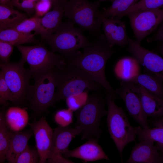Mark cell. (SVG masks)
Wrapping results in <instances>:
<instances>
[{"instance_id": "obj_1", "label": "cell", "mask_w": 163, "mask_h": 163, "mask_svg": "<svg viewBox=\"0 0 163 163\" xmlns=\"http://www.w3.org/2000/svg\"><path fill=\"white\" fill-rule=\"evenodd\" d=\"M114 52L109 45L104 35H101L95 43L84 48L82 53L66 62L85 72L107 92L115 96L105 73L107 62Z\"/></svg>"}, {"instance_id": "obj_2", "label": "cell", "mask_w": 163, "mask_h": 163, "mask_svg": "<svg viewBox=\"0 0 163 163\" xmlns=\"http://www.w3.org/2000/svg\"><path fill=\"white\" fill-rule=\"evenodd\" d=\"M69 20L62 22L57 30L43 40L50 47L51 51L58 52L66 59H70L81 52L78 50L92 45L82 33Z\"/></svg>"}, {"instance_id": "obj_3", "label": "cell", "mask_w": 163, "mask_h": 163, "mask_svg": "<svg viewBox=\"0 0 163 163\" xmlns=\"http://www.w3.org/2000/svg\"><path fill=\"white\" fill-rule=\"evenodd\" d=\"M101 86L85 72L66 63L62 69L58 70L54 104L83 92L98 91Z\"/></svg>"}, {"instance_id": "obj_4", "label": "cell", "mask_w": 163, "mask_h": 163, "mask_svg": "<svg viewBox=\"0 0 163 163\" xmlns=\"http://www.w3.org/2000/svg\"><path fill=\"white\" fill-rule=\"evenodd\" d=\"M105 102L107 106V123L109 133L117 148L121 162L124 148L135 140V127L130 124L122 108L115 103V96L107 92Z\"/></svg>"}, {"instance_id": "obj_5", "label": "cell", "mask_w": 163, "mask_h": 163, "mask_svg": "<svg viewBox=\"0 0 163 163\" xmlns=\"http://www.w3.org/2000/svg\"><path fill=\"white\" fill-rule=\"evenodd\" d=\"M58 69L32 75L34 83L33 85H30L26 99L35 114L45 112L54 104Z\"/></svg>"}, {"instance_id": "obj_6", "label": "cell", "mask_w": 163, "mask_h": 163, "mask_svg": "<svg viewBox=\"0 0 163 163\" xmlns=\"http://www.w3.org/2000/svg\"><path fill=\"white\" fill-rule=\"evenodd\" d=\"M104 101L98 95L91 94L88 95L85 103L76 111L75 127L81 129L82 140L98 138L101 135V120L107 113Z\"/></svg>"}, {"instance_id": "obj_7", "label": "cell", "mask_w": 163, "mask_h": 163, "mask_svg": "<svg viewBox=\"0 0 163 163\" xmlns=\"http://www.w3.org/2000/svg\"><path fill=\"white\" fill-rule=\"evenodd\" d=\"M99 7L98 1L68 0L64 7V16L81 29L96 34L102 24Z\"/></svg>"}, {"instance_id": "obj_8", "label": "cell", "mask_w": 163, "mask_h": 163, "mask_svg": "<svg viewBox=\"0 0 163 163\" xmlns=\"http://www.w3.org/2000/svg\"><path fill=\"white\" fill-rule=\"evenodd\" d=\"M16 46L21 55V58L29 65L32 75L52 69H60L66 64L62 56L48 50L42 44Z\"/></svg>"}, {"instance_id": "obj_9", "label": "cell", "mask_w": 163, "mask_h": 163, "mask_svg": "<svg viewBox=\"0 0 163 163\" xmlns=\"http://www.w3.org/2000/svg\"><path fill=\"white\" fill-rule=\"evenodd\" d=\"M24 60L21 58L18 62H0V69L12 94L13 102L21 103L26 99L32 74L24 67Z\"/></svg>"}, {"instance_id": "obj_10", "label": "cell", "mask_w": 163, "mask_h": 163, "mask_svg": "<svg viewBox=\"0 0 163 163\" xmlns=\"http://www.w3.org/2000/svg\"><path fill=\"white\" fill-rule=\"evenodd\" d=\"M39 155V163H68L69 160L53 155L51 152L53 130L45 118L42 117L38 120L30 123Z\"/></svg>"}, {"instance_id": "obj_11", "label": "cell", "mask_w": 163, "mask_h": 163, "mask_svg": "<svg viewBox=\"0 0 163 163\" xmlns=\"http://www.w3.org/2000/svg\"><path fill=\"white\" fill-rule=\"evenodd\" d=\"M136 40L141 41L154 31L163 20V10L160 8L139 10L127 14Z\"/></svg>"}, {"instance_id": "obj_12", "label": "cell", "mask_w": 163, "mask_h": 163, "mask_svg": "<svg viewBox=\"0 0 163 163\" xmlns=\"http://www.w3.org/2000/svg\"><path fill=\"white\" fill-rule=\"evenodd\" d=\"M114 92L123 99L129 113L140 126L149 128L148 117L142 107L139 85L130 80H123Z\"/></svg>"}, {"instance_id": "obj_13", "label": "cell", "mask_w": 163, "mask_h": 163, "mask_svg": "<svg viewBox=\"0 0 163 163\" xmlns=\"http://www.w3.org/2000/svg\"><path fill=\"white\" fill-rule=\"evenodd\" d=\"M140 43L129 38V51L135 61L149 72L163 78V59L158 55L144 48Z\"/></svg>"}, {"instance_id": "obj_14", "label": "cell", "mask_w": 163, "mask_h": 163, "mask_svg": "<svg viewBox=\"0 0 163 163\" xmlns=\"http://www.w3.org/2000/svg\"><path fill=\"white\" fill-rule=\"evenodd\" d=\"M98 138H91L84 144L72 150L67 149L63 156L66 158L73 157L85 161H94L104 159L109 160L108 156L98 143Z\"/></svg>"}, {"instance_id": "obj_15", "label": "cell", "mask_w": 163, "mask_h": 163, "mask_svg": "<svg viewBox=\"0 0 163 163\" xmlns=\"http://www.w3.org/2000/svg\"><path fill=\"white\" fill-rule=\"evenodd\" d=\"M152 142H141L133 148L127 163H162V155Z\"/></svg>"}, {"instance_id": "obj_16", "label": "cell", "mask_w": 163, "mask_h": 163, "mask_svg": "<svg viewBox=\"0 0 163 163\" xmlns=\"http://www.w3.org/2000/svg\"><path fill=\"white\" fill-rule=\"evenodd\" d=\"M102 20L104 35L110 47L112 48L115 45L123 46L128 44L124 22L119 19L102 17Z\"/></svg>"}, {"instance_id": "obj_17", "label": "cell", "mask_w": 163, "mask_h": 163, "mask_svg": "<svg viewBox=\"0 0 163 163\" xmlns=\"http://www.w3.org/2000/svg\"><path fill=\"white\" fill-rule=\"evenodd\" d=\"M81 129L75 127L72 128L59 126L54 131L52 139L51 152L54 155L63 157V155L73 138L80 135Z\"/></svg>"}, {"instance_id": "obj_18", "label": "cell", "mask_w": 163, "mask_h": 163, "mask_svg": "<svg viewBox=\"0 0 163 163\" xmlns=\"http://www.w3.org/2000/svg\"><path fill=\"white\" fill-rule=\"evenodd\" d=\"M42 17L40 18L34 34H40L43 40L53 33L62 23L64 8L54 6Z\"/></svg>"}, {"instance_id": "obj_19", "label": "cell", "mask_w": 163, "mask_h": 163, "mask_svg": "<svg viewBox=\"0 0 163 163\" xmlns=\"http://www.w3.org/2000/svg\"><path fill=\"white\" fill-rule=\"evenodd\" d=\"M143 111L148 117L163 116V99L139 85Z\"/></svg>"}, {"instance_id": "obj_20", "label": "cell", "mask_w": 163, "mask_h": 163, "mask_svg": "<svg viewBox=\"0 0 163 163\" xmlns=\"http://www.w3.org/2000/svg\"><path fill=\"white\" fill-rule=\"evenodd\" d=\"M33 134L32 131L30 130L13 132L6 156L8 162L15 163L18 157L28 145Z\"/></svg>"}, {"instance_id": "obj_21", "label": "cell", "mask_w": 163, "mask_h": 163, "mask_svg": "<svg viewBox=\"0 0 163 163\" xmlns=\"http://www.w3.org/2000/svg\"><path fill=\"white\" fill-rule=\"evenodd\" d=\"M160 119L155 123L152 128H144L140 126L135 127L136 136L139 141H150L156 142V146L158 150L163 151V119Z\"/></svg>"}, {"instance_id": "obj_22", "label": "cell", "mask_w": 163, "mask_h": 163, "mask_svg": "<svg viewBox=\"0 0 163 163\" xmlns=\"http://www.w3.org/2000/svg\"><path fill=\"white\" fill-rule=\"evenodd\" d=\"M5 118L8 128L13 132L22 131L28 123L29 115L25 108L17 107H10Z\"/></svg>"}, {"instance_id": "obj_23", "label": "cell", "mask_w": 163, "mask_h": 163, "mask_svg": "<svg viewBox=\"0 0 163 163\" xmlns=\"http://www.w3.org/2000/svg\"><path fill=\"white\" fill-rule=\"evenodd\" d=\"M163 78L151 73L137 74L131 81L163 99Z\"/></svg>"}, {"instance_id": "obj_24", "label": "cell", "mask_w": 163, "mask_h": 163, "mask_svg": "<svg viewBox=\"0 0 163 163\" xmlns=\"http://www.w3.org/2000/svg\"><path fill=\"white\" fill-rule=\"evenodd\" d=\"M27 18L26 14L14 9L13 6L0 5V31L12 28Z\"/></svg>"}, {"instance_id": "obj_25", "label": "cell", "mask_w": 163, "mask_h": 163, "mask_svg": "<svg viewBox=\"0 0 163 163\" xmlns=\"http://www.w3.org/2000/svg\"><path fill=\"white\" fill-rule=\"evenodd\" d=\"M35 34L31 33L24 34L19 32L13 28L0 31V39L14 46L22 44L36 43Z\"/></svg>"}, {"instance_id": "obj_26", "label": "cell", "mask_w": 163, "mask_h": 163, "mask_svg": "<svg viewBox=\"0 0 163 163\" xmlns=\"http://www.w3.org/2000/svg\"><path fill=\"white\" fill-rule=\"evenodd\" d=\"M139 0H114L108 8H103L101 12L102 17L117 19L122 14Z\"/></svg>"}, {"instance_id": "obj_27", "label": "cell", "mask_w": 163, "mask_h": 163, "mask_svg": "<svg viewBox=\"0 0 163 163\" xmlns=\"http://www.w3.org/2000/svg\"><path fill=\"white\" fill-rule=\"evenodd\" d=\"M117 69L118 75L123 80H129L138 74L135 60L129 58L121 60Z\"/></svg>"}, {"instance_id": "obj_28", "label": "cell", "mask_w": 163, "mask_h": 163, "mask_svg": "<svg viewBox=\"0 0 163 163\" xmlns=\"http://www.w3.org/2000/svg\"><path fill=\"white\" fill-rule=\"evenodd\" d=\"M163 0H139L120 15L117 19L122 17L132 12L139 10L155 9L162 7Z\"/></svg>"}, {"instance_id": "obj_29", "label": "cell", "mask_w": 163, "mask_h": 163, "mask_svg": "<svg viewBox=\"0 0 163 163\" xmlns=\"http://www.w3.org/2000/svg\"><path fill=\"white\" fill-rule=\"evenodd\" d=\"M40 19V18L35 15L29 18H27L23 20L12 28L23 33H31L37 28Z\"/></svg>"}, {"instance_id": "obj_30", "label": "cell", "mask_w": 163, "mask_h": 163, "mask_svg": "<svg viewBox=\"0 0 163 163\" xmlns=\"http://www.w3.org/2000/svg\"><path fill=\"white\" fill-rule=\"evenodd\" d=\"M8 127L0 130V163L6 160V155L13 133Z\"/></svg>"}, {"instance_id": "obj_31", "label": "cell", "mask_w": 163, "mask_h": 163, "mask_svg": "<svg viewBox=\"0 0 163 163\" xmlns=\"http://www.w3.org/2000/svg\"><path fill=\"white\" fill-rule=\"evenodd\" d=\"M39 159L37 149L30 148L28 145L18 157L15 163H39Z\"/></svg>"}, {"instance_id": "obj_32", "label": "cell", "mask_w": 163, "mask_h": 163, "mask_svg": "<svg viewBox=\"0 0 163 163\" xmlns=\"http://www.w3.org/2000/svg\"><path fill=\"white\" fill-rule=\"evenodd\" d=\"M88 92H83L79 94L66 98V102L68 109L73 112L76 111L86 102Z\"/></svg>"}, {"instance_id": "obj_33", "label": "cell", "mask_w": 163, "mask_h": 163, "mask_svg": "<svg viewBox=\"0 0 163 163\" xmlns=\"http://www.w3.org/2000/svg\"><path fill=\"white\" fill-rule=\"evenodd\" d=\"M70 109L60 110L56 113L54 119L55 122L59 126H67L73 121V113Z\"/></svg>"}, {"instance_id": "obj_34", "label": "cell", "mask_w": 163, "mask_h": 163, "mask_svg": "<svg viewBox=\"0 0 163 163\" xmlns=\"http://www.w3.org/2000/svg\"><path fill=\"white\" fill-rule=\"evenodd\" d=\"M13 6L31 15L35 12L36 2L28 0H11Z\"/></svg>"}, {"instance_id": "obj_35", "label": "cell", "mask_w": 163, "mask_h": 163, "mask_svg": "<svg viewBox=\"0 0 163 163\" xmlns=\"http://www.w3.org/2000/svg\"><path fill=\"white\" fill-rule=\"evenodd\" d=\"M52 7L53 4L51 1L39 0L36 2L35 15L40 18L50 11Z\"/></svg>"}, {"instance_id": "obj_36", "label": "cell", "mask_w": 163, "mask_h": 163, "mask_svg": "<svg viewBox=\"0 0 163 163\" xmlns=\"http://www.w3.org/2000/svg\"><path fill=\"white\" fill-rule=\"evenodd\" d=\"M14 46L0 39V59L2 62H8L10 56L13 51Z\"/></svg>"}, {"instance_id": "obj_37", "label": "cell", "mask_w": 163, "mask_h": 163, "mask_svg": "<svg viewBox=\"0 0 163 163\" xmlns=\"http://www.w3.org/2000/svg\"><path fill=\"white\" fill-rule=\"evenodd\" d=\"M0 92L2 98L7 103L9 101L13 102L12 94L6 82L2 73L0 71Z\"/></svg>"}, {"instance_id": "obj_38", "label": "cell", "mask_w": 163, "mask_h": 163, "mask_svg": "<svg viewBox=\"0 0 163 163\" xmlns=\"http://www.w3.org/2000/svg\"><path fill=\"white\" fill-rule=\"evenodd\" d=\"M160 26L155 34L152 37L148 40L149 41H163V23H161Z\"/></svg>"}, {"instance_id": "obj_39", "label": "cell", "mask_w": 163, "mask_h": 163, "mask_svg": "<svg viewBox=\"0 0 163 163\" xmlns=\"http://www.w3.org/2000/svg\"><path fill=\"white\" fill-rule=\"evenodd\" d=\"M43 1H50L52 2L53 7L58 6L64 8L68 0H41Z\"/></svg>"}, {"instance_id": "obj_40", "label": "cell", "mask_w": 163, "mask_h": 163, "mask_svg": "<svg viewBox=\"0 0 163 163\" xmlns=\"http://www.w3.org/2000/svg\"><path fill=\"white\" fill-rule=\"evenodd\" d=\"M7 127L6 123L5 116L2 112H0V130Z\"/></svg>"}, {"instance_id": "obj_41", "label": "cell", "mask_w": 163, "mask_h": 163, "mask_svg": "<svg viewBox=\"0 0 163 163\" xmlns=\"http://www.w3.org/2000/svg\"><path fill=\"white\" fill-rule=\"evenodd\" d=\"M11 0H0V5H7L13 6Z\"/></svg>"}, {"instance_id": "obj_42", "label": "cell", "mask_w": 163, "mask_h": 163, "mask_svg": "<svg viewBox=\"0 0 163 163\" xmlns=\"http://www.w3.org/2000/svg\"><path fill=\"white\" fill-rule=\"evenodd\" d=\"M7 102H5L2 98L0 92V104L5 105L7 104Z\"/></svg>"}, {"instance_id": "obj_43", "label": "cell", "mask_w": 163, "mask_h": 163, "mask_svg": "<svg viewBox=\"0 0 163 163\" xmlns=\"http://www.w3.org/2000/svg\"><path fill=\"white\" fill-rule=\"evenodd\" d=\"M114 0H98V1L99 2H103V1H111L113 2Z\"/></svg>"}, {"instance_id": "obj_44", "label": "cell", "mask_w": 163, "mask_h": 163, "mask_svg": "<svg viewBox=\"0 0 163 163\" xmlns=\"http://www.w3.org/2000/svg\"><path fill=\"white\" fill-rule=\"evenodd\" d=\"M28 0L32 1H33V2H36L39 0Z\"/></svg>"}]
</instances>
